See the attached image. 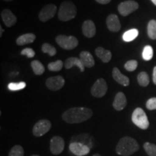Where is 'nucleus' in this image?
<instances>
[{
  "label": "nucleus",
  "instance_id": "1",
  "mask_svg": "<svg viewBox=\"0 0 156 156\" xmlns=\"http://www.w3.org/2000/svg\"><path fill=\"white\" fill-rule=\"evenodd\" d=\"M92 116L91 109L85 107H74L64 112L62 119L69 124H78L88 120Z\"/></svg>",
  "mask_w": 156,
  "mask_h": 156
},
{
  "label": "nucleus",
  "instance_id": "2",
  "mask_svg": "<svg viewBox=\"0 0 156 156\" xmlns=\"http://www.w3.org/2000/svg\"><path fill=\"white\" fill-rule=\"evenodd\" d=\"M140 146L134 138L124 136L119 141L116 147V152L118 155L129 156L136 153L139 150Z\"/></svg>",
  "mask_w": 156,
  "mask_h": 156
},
{
  "label": "nucleus",
  "instance_id": "3",
  "mask_svg": "<svg viewBox=\"0 0 156 156\" xmlns=\"http://www.w3.org/2000/svg\"><path fill=\"white\" fill-rule=\"evenodd\" d=\"M77 13V7L73 2L64 1L60 5L58 12V17L61 21L67 22L75 18Z\"/></svg>",
  "mask_w": 156,
  "mask_h": 156
},
{
  "label": "nucleus",
  "instance_id": "4",
  "mask_svg": "<svg viewBox=\"0 0 156 156\" xmlns=\"http://www.w3.org/2000/svg\"><path fill=\"white\" fill-rule=\"evenodd\" d=\"M132 121L134 124L142 129H147L150 123L145 112L141 108H136L132 113Z\"/></svg>",
  "mask_w": 156,
  "mask_h": 156
},
{
  "label": "nucleus",
  "instance_id": "5",
  "mask_svg": "<svg viewBox=\"0 0 156 156\" xmlns=\"http://www.w3.org/2000/svg\"><path fill=\"white\" fill-rule=\"evenodd\" d=\"M56 42L60 47L65 50H73L78 45V40L75 36L59 35L56 36Z\"/></svg>",
  "mask_w": 156,
  "mask_h": 156
},
{
  "label": "nucleus",
  "instance_id": "6",
  "mask_svg": "<svg viewBox=\"0 0 156 156\" xmlns=\"http://www.w3.org/2000/svg\"><path fill=\"white\" fill-rule=\"evenodd\" d=\"M139 8V5L134 0H127L121 2L118 6V11L121 15L126 17Z\"/></svg>",
  "mask_w": 156,
  "mask_h": 156
},
{
  "label": "nucleus",
  "instance_id": "7",
  "mask_svg": "<svg viewBox=\"0 0 156 156\" xmlns=\"http://www.w3.org/2000/svg\"><path fill=\"white\" fill-rule=\"evenodd\" d=\"M108 90V86L106 80L103 78H99L91 87V94L95 98H101L104 96Z\"/></svg>",
  "mask_w": 156,
  "mask_h": 156
},
{
  "label": "nucleus",
  "instance_id": "8",
  "mask_svg": "<svg viewBox=\"0 0 156 156\" xmlns=\"http://www.w3.org/2000/svg\"><path fill=\"white\" fill-rule=\"evenodd\" d=\"M56 6L54 4H48L41 9L38 14V18L41 22H47L53 18L56 12Z\"/></svg>",
  "mask_w": 156,
  "mask_h": 156
},
{
  "label": "nucleus",
  "instance_id": "9",
  "mask_svg": "<svg viewBox=\"0 0 156 156\" xmlns=\"http://www.w3.org/2000/svg\"><path fill=\"white\" fill-rule=\"evenodd\" d=\"M51 127V123L47 119H41L36 123L33 128V134L36 136H41L46 134Z\"/></svg>",
  "mask_w": 156,
  "mask_h": 156
},
{
  "label": "nucleus",
  "instance_id": "10",
  "mask_svg": "<svg viewBox=\"0 0 156 156\" xmlns=\"http://www.w3.org/2000/svg\"><path fill=\"white\" fill-rule=\"evenodd\" d=\"M69 148L70 152L77 156L86 155L90 151V147L89 146L78 142H71Z\"/></svg>",
  "mask_w": 156,
  "mask_h": 156
},
{
  "label": "nucleus",
  "instance_id": "11",
  "mask_svg": "<svg viewBox=\"0 0 156 156\" xmlns=\"http://www.w3.org/2000/svg\"><path fill=\"white\" fill-rule=\"evenodd\" d=\"M64 140L59 136H54L50 142V151L53 155H57L61 154L64 149Z\"/></svg>",
  "mask_w": 156,
  "mask_h": 156
},
{
  "label": "nucleus",
  "instance_id": "12",
  "mask_svg": "<svg viewBox=\"0 0 156 156\" xmlns=\"http://www.w3.org/2000/svg\"><path fill=\"white\" fill-rule=\"evenodd\" d=\"M65 83L64 77L60 75L48 78L46 81V85L51 90L56 91L63 87Z\"/></svg>",
  "mask_w": 156,
  "mask_h": 156
},
{
  "label": "nucleus",
  "instance_id": "13",
  "mask_svg": "<svg viewBox=\"0 0 156 156\" xmlns=\"http://www.w3.org/2000/svg\"><path fill=\"white\" fill-rule=\"evenodd\" d=\"M1 17L5 25L9 28L13 26L17 23L16 16L9 9H3V11L1 12Z\"/></svg>",
  "mask_w": 156,
  "mask_h": 156
},
{
  "label": "nucleus",
  "instance_id": "14",
  "mask_svg": "<svg viewBox=\"0 0 156 156\" xmlns=\"http://www.w3.org/2000/svg\"><path fill=\"white\" fill-rule=\"evenodd\" d=\"M106 25L112 32H118L121 29V23L118 16L115 14L109 15L106 19Z\"/></svg>",
  "mask_w": 156,
  "mask_h": 156
},
{
  "label": "nucleus",
  "instance_id": "15",
  "mask_svg": "<svg viewBox=\"0 0 156 156\" xmlns=\"http://www.w3.org/2000/svg\"><path fill=\"white\" fill-rule=\"evenodd\" d=\"M82 30L84 36L87 38H93L96 34V28L94 23L90 20H87L83 23L82 25Z\"/></svg>",
  "mask_w": 156,
  "mask_h": 156
},
{
  "label": "nucleus",
  "instance_id": "16",
  "mask_svg": "<svg viewBox=\"0 0 156 156\" xmlns=\"http://www.w3.org/2000/svg\"><path fill=\"white\" fill-rule=\"evenodd\" d=\"M126 104H127V101H126V95L122 92L116 93L114 102H113V107L115 110L122 111L125 108Z\"/></svg>",
  "mask_w": 156,
  "mask_h": 156
},
{
  "label": "nucleus",
  "instance_id": "17",
  "mask_svg": "<svg viewBox=\"0 0 156 156\" xmlns=\"http://www.w3.org/2000/svg\"><path fill=\"white\" fill-rule=\"evenodd\" d=\"M112 76L114 80L123 86H128L129 85V79L128 77L124 75L117 67H114L112 71Z\"/></svg>",
  "mask_w": 156,
  "mask_h": 156
},
{
  "label": "nucleus",
  "instance_id": "18",
  "mask_svg": "<svg viewBox=\"0 0 156 156\" xmlns=\"http://www.w3.org/2000/svg\"><path fill=\"white\" fill-rule=\"evenodd\" d=\"M64 66L66 69H70V68L73 67L74 66H77V67L80 69L81 73H83L85 71V66L80 59L77 57H70L68 58L64 63Z\"/></svg>",
  "mask_w": 156,
  "mask_h": 156
},
{
  "label": "nucleus",
  "instance_id": "19",
  "mask_svg": "<svg viewBox=\"0 0 156 156\" xmlns=\"http://www.w3.org/2000/svg\"><path fill=\"white\" fill-rule=\"evenodd\" d=\"M95 54L101 61L104 63H108V62H110V60L112 59V52L109 50L105 49L103 47H98L95 51Z\"/></svg>",
  "mask_w": 156,
  "mask_h": 156
},
{
  "label": "nucleus",
  "instance_id": "20",
  "mask_svg": "<svg viewBox=\"0 0 156 156\" xmlns=\"http://www.w3.org/2000/svg\"><path fill=\"white\" fill-rule=\"evenodd\" d=\"M80 59L85 67L91 68L95 65V60L92 54L88 51H82L80 54Z\"/></svg>",
  "mask_w": 156,
  "mask_h": 156
},
{
  "label": "nucleus",
  "instance_id": "21",
  "mask_svg": "<svg viewBox=\"0 0 156 156\" xmlns=\"http://www.w3.org/2000/svg\"><path fill=\"white\" fill-rule=\"evenodd\" d=\"M36 36L34 34H26L19 36L16 40V44L18 46H23V45L32 44L36 39Z\"/></svg>",
  "mask_w": 156,
  "mask_h": 156
},
{
  "label": "nucleus",
  "instance_id": "22",
  "mask_svg": "<svg viewBox=\"0 0 156 156\" xmlns=\"http://www.w3.org/2000/svg\"><path fill=\"white\" fill-rule=\"evenodd\" d=\"M31 67H32L33 71L35 75H41L44 74L45 71V67L43 65V64L38 60H34L30 64Z\"/></svg>",
  "mask_w": 156,
  "mask_h": 156
},
{
  "label": "nucleus",
  "instance_id": "23",
  "mask_svg": "<svg viewBox=\"0 0 156 156\" xmlns=\"http://www.w3.org/2000/svg\"><path fill=\"white\" fill-rule=\"evenodd\" d=\"M138 34H139V31L137 29L133 28L129 30L123 34V40L126 42H130L134 40L137 37Z\"/></svg>",
  "mask_w": 156,
  "mask_h": 156
},
{
  "label": "nucleus",
  "instance_id": "24",
  "mask_svg": "<svg viewBox=\"0 0 156 156\" xmlns=\"http://www.w3.org/2000/svg\"><path fill=\"white\" fill-rule=\"evenodd\" d=\"M147 35L150 38L156 39V20H151L147 25Z\"/></svg>",
  "mask_w": 156,
  "mask_h": 156
},
{
  "label": "nucleus",
  "instance_id": "25",
  "mask_svg": "<svg viewBox=\"0 0 156 156\" xmlns=\"http://www.w3.org/2000/svg\"><path fill=\"white\" fill-rule=\"evenodd\" d=\"M137 81L140 85L142 87H147L150 83L149 76L145 72H141L137 76Z\"/></svg>",
  "mask_w": 156,
  "mask_h": 156
},
{
  "label": "nucleus",
  "instance_id": "26",
  "mask_svg": "<svg viewBox=\"0 0 156 156\" xmlns=\"http://www.w3.org/2000/svg\"><path fill=\"white\" fill-rule=\"evenodd\" d=\"M64 63L62 60H57L56 62H51L48 64V69L52 72H58L62 70Z\"/></svg>",
  "mask_w": 156,
  "mask_h": 156
},
{
  "label": "nucleus",
  "instance_id": "27",
  "mask_svg": "<svg viewBox=\"0 0 156 156\" xmlns=\"http://www.w3.org/2000/svg\"><path fill=\"white\" fill-rule=\"evenodd\" d=\"M41 50L44 53L48 54L51 56H55L56 54V49L55 47H54L53 46H51L49 44H47V43H45L42 45Z\"/></svg>",
  "mask_w": 156,
  "mask_h": 156
},
{
  "label": "nucleus",
  "instance_id": "28",
  "mask_svg": "<svg viewBox=\"0 0 156 156\" xmlns=\"http://www.w3.org/2000/svg\"><path fill=\"white\" fill-rule=\"evenodd\" d=\"M144 149L149 156H156V145L155 144L145 142L143 145Z\"/></svg>",
  "mask_w": 156,
  "mask_h": 156
},
{
  "label": "nucleus",
  "instance_id": "29",
  "mask_svg": "<svg viewBox=\"0 0 156 156\" xmlns=\"http://www.w3.org/2000/svg\"><path fill=\"white\" fill-rule=\"evenodd\" d=\"M153 56V49L151 46H146L142 51V58L145 61H150Z\"/></svg>",
  "mask_w": 156,
  "mask_h": 156
},
{
  "label": "nucleus",
  "instance_id": "30",
  "mask_svg": "<svg viewBox=\"0 0 156 156\" xmlns=\"http://www.w3.org/2000/svg\"><path fill=\"white\" fill-rule=\"evenodd\" d=\"M26 87V83L24 82L20 83H10L8 85V89L11 91H17L24 89Z\"/></svg>",
  "mask_w": 156,
  "mask_h": 156
},
{
  "label": "nucleus",
  "instance_id": "31",
  "mask_svg": "<svg viewBox=\"0 0 156 156\" xmlns=\"http://www.w3.org/2000/svg\"><path fill=\"white\" fill-rule=\"evenodd\" d=\"M8 156H24V149L22 146L15 145L11 149Z\"/></svg>",
  "mask_w": 156,
  "mask_h": 156
},
{
  "label": "nucleus",
  "instance_id": "32",
  "mask_svg": "<svg viewBox=\"0 0 156 156\" xmlns=\"http://www.w3.org/2000/svg\"><path fill=\"white\" fill-rule=\"evenodd\" d=\"M138 63L136 60H129L124 64V68L129 72H133L137 67Z\"/></svg>",
  "mask_w": 156,
  "mask_h": 156
},
{
  "label": "nucleus",
  "instance_id": "33",
  "mask_svg": "<svg viewBox=\"0 0 156 156\" xmlns=\"http://www.w3.org/2000/svg\"><path fill=\"white\" fill-rule=\"evenodd\" d=\"M146 107L148 110H156V98H151L146 103Z\"/></svg>",
  "mask_w": 156,
  "mask_h": 156
},
{
  "label": "nucleus",
  "instance_id": "34",
  "mask_svg": "<svg viewBox=\"0 0 156 156\" xmlns=\"http://www.w3.org/2000/svg\"><path fill=\"white\" fill-rule=\"evenodd\" d=\"M21 54L23 56H26L28 58H33L34 57L36 53H35L34 50L33 49V48H24V49L21 51Z\"/></svg>",
  "mask_w": 156,
  "mask_h": 156
},
{
  "label": "nucleus",
  "instance_id": "35",
  "mask_svg": "<svg viewBox=\"0 0 156 156\" xmlns=\"http://www.w3.org/2000/svg\"><path fill=\"white\" fill-rule=\"evenodd\" d=\"M95 1H96L98 3L101 4V5H107V4H108L112 0H95Z\"/></svg>",
  "mask_w": 156,
  "mask_h": 156
},
{
  "label": "nucleus",
  "instance_id": "36",
  "mask_svg": "<svg viewBox=\"0 0 156 156\" xmlns=\"http://www.w3.org/2000/svg\"><path fill=\"white\" fill-rule=\"evenodd\" d=\"M153 81L155 85H156V66L154 67L153 73Z\"/></svg>",
  "mask_w": 156,
  "mask_h": 156
},
{
  "label": "nucleus",
  "instance_id": "37",
  "mask_svg": "<svg viewBox=\"0 0 156 156\" xmlns=\"http://www.w3.org/2000/svg\"><path fill=\"white\" fill-rule=\"evenodd\" d=\"M0 27H1V28H0V36L2 37V36L3 32H4V30L2 29V26H0Z\"/></svg>",
  "mask_w": 156,
  "mask_h": 156
},
{
  "label": "nucleus",
  "instance_id": "38",
  "mask_svg": "<svg viewBox=\"0 0 156 156\" xmlns=\"http://www.w3.org/2000/svg\"><path fill=\"white\" fill-rule=\"evenodd\" d=\"M151 1H152V2L154 4V5H156V0H151Z\"/></svg>",
  "mask_w": 156,
  "mask_h": 156
},
{
  "label": "nucleus",
  "instance_id": "39",
  "mask_svg": "<svg viewBox=\"0 0 156 156\" xmlns=\"http://www.w3.org/2000/svg\"><path fill=\"white\" fill-rule=\"evenodd\" d=\"M93 156H101L99 154H95V155H93Z\"/></svg>",
  "mask_w": 156,
  "mask_h": 156
},
{
  "label": "nucleus",
  "instance_id": "40",
  "mask_svg": "<svg viewBox=\"0 0 156 156\" xmlns=\"http://www.w3.org/2000/svg\"><path fill=\"white\" fill-rule=\"evenodd\" d=\"M4 1H5V2H12V1H13V0H4Z\"/></svg>",
  "mask_w": 156,
  "mask_h": 156
},
{
  "label": "nucleus",
  "instance_id": "41",
  "mask_svg": "<svg viewBox=\"0 0 156 156\" xmlns=\"http://www.w3.org/2000/svg\"><path fill=\"white\" fill-rule=\"evenodd\" d=\"M31 156H40V155H31Z\"/></svg>",
  "mask_w": 156,
  "mask_h": 156
}]
</instances>
